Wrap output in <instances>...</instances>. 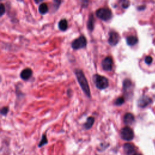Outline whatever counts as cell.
Masks as SVG:
<instances>
[{
  "instance_id": "6",
  "label": "cell",
  "mask_w": 155,
  "mask_h": 155,
  "mask_svg": "<svg viewBox=\"0 0 155 155\" xmlns=\"http://www.w3.org/2000/svg\"><path fill=\"white\" fill-rule=\"evenodd\" d=\"M102 66L104 70L110 71L113 67V60L111 57L105 58L102 62Z\"/></svg>"
},
{
  "instance_id": "20",
  "label": "cell",
  "mask_w": 155,
  "mask_h": 155,
  "mask_svg": "<svg viewBox=\"0 0 155 155\" xmlns=\"http://www.w3.org/2000/svg\"><path fill=\"white\" fill-rule=\"evenodd\" d=\"M9 108L7 107H3L1 108H0V113L2 115H6L9 112Z\"/></svg>"
},
{
  "instance_id": "24",
  "label": "cell",
  "mask_w": 155,
  "mask_h": 155,
  "mask_svg": "<svg viewBox=\"0 0 155 155\" xmlns=\"http://www.w3.org/2000/svg\"><path fill=\"white\" fill-rule=\"evenodd\" d=\"M152 61H153V59H152V58H151V56H147L145 57V63H146L147 64H148V65L151 64V63H152Z\"/></svg>"
},
{
  "instance_id": "26",
  "label": "cell",
  "mask_w": 155,
  "mask_h": 155,
  "mask_svg": "<svg viewBox=\"0 0 155 155\" xmlns=\"http://www.w3.org/2000/svg\"><path fill=\"white\" fill-rule=\"evenodd\" d=\"M135 155H141V154H138V153H136Z\"/></svg>"
},
{
  "instance_id": "21",
  "label": "cell",
  "mask_w": 155,
  "mask_h": 155,
  "mask_svg": "<svg viewBox=\"0 0 155 155\" xmlns=\"http://www.w3.org/2000/svg\"><path fill=\"white\" fill-rule=\"evenodd\" d=\"M5 12H6V8L4 5L2 3H0V17L3 16L5 13Z\"/></svg>"
},
{
  "instance_id": "23",
  "label": "cell",
  "mask_w": 155,
  "mask_h": 155,
  "mask_svg": "<svg viewBox=\"0 0 155 155\" xmlns=\"http://www.w3.org/2000/svg\"><path fill=\"white\" fill-rule=\"evenodd\" d=\"M121 4H122V7L123 8H127L129 6V1L128 0H121Z\"/></svg>"
},
{
  "instance_id": "13",
  "label": "cell",
  "mask_w": 155,
  "mask_h": 155,
  "mask_svg": "<svg viewBox=\"0 0 155 155\" xmlns=\"http://www.w3.org/2000/svg\"><path fill=\"white\" fill-rule=\"evenodd\" d=\"M58 27L61 31H66L68 27V23L66 19L61 20L58 24Z\"/></svg>"
},
{
  "instance_id": "28",
  "label": "cell",
  "mask_w": 155,
  "mask_h": 155,
  "mask_svg": "<svg viewBox=\"0 0 155 155\" xmlns=\"http://www.w3.org/2000/svg\"><path fill=\"white\" fill-rule=\"evenodd\" d=\"M3 1V0H0V1Z\"/></svg>"
},
{
  "instance_id": "12",
  "label": "cell",
  "mask_w": 155,
  "mask_h": 155,
  "mask_svg": "<svg viewBox=\"0 0 155 155\" xmlns=\"http://www.w3.org/2000/svg\"><path fill=\"white\" fill-rule=\"evenodd\" d=\"M123 88L125 93H127V94H129L130 91L132 92V82L129 80H126L123 83Z\"/></svg>"
},
{
  "instance_id": "27",
  "label": "cell",
  "mask_w": 155,
  "mask_h": 155,
  "mask_svg": "<svg viewBox=\"0 0 155 155\" xmlns=\"http://www.w3.org/2000/svg\"><path fill=\"white\" fill-rule=\"evenodd\" d=\"M1 77L0 76V83H1Z\"/></svg>"
},
{
  "instance_id": "3",
  "label": "cell",
  "mask_w": 155,
  "mask_h": 155,
  "mask_svg": "<svg viewBox=\"0 0 155 155\" xmlns=\"http://www.w3.org/2000/svg\"><path fill=\"white\" fill-rule=\"evenodd\" d=\"M96 15L98 18L104 21L109 20L112 17V11L107 8H101L98 9L96 12Z\"/></svg>"
},
{
  "instance_id": "7",
  "label": "cell",
  "mask_w": 155,
  "mask_h": 155,
  "mask_svg": "<svg viewBox=\"0 0 155 155\" xmlns=\"http://www.w3.org/2000/svg\"><path fill=\"white\" fill-rule=\"evenodd\" d=\"M120 37L119 34L116 32H111L109 34V39H108V42L111 45H116L119 41Z\"/></svg>"
},
{
  "instance_id": "19",
  "label": "cell",
  "mask_w": 155,
  "mask_h": 155,
  "mask_svg": "<svg viewBox=\"0 0 155 155\" xmlns=\"http://www.w3.org/2000/svg\"><path fill=\"white\" fill-rule=\"evenodd\" d=\"M61 3V0H53V9L54 11H56L58 10Z\"/></svg>"
},
{
  "instance_id": "18",
  "label": "cell",
  "mask_w": 155,
  "mask_h": 155,
  "mask_svg": "<svg viewBox=\"0 0 155 155\" xmlns=\"http://www.w3.org/2000/svg\"><path fill=\"white\" fill-rule=\"evenodd\" d=\"M48 143V141L47 137H46L45 135H43L42 136L41 140L40 143H39V144H38V147H41L45 145V144H47Z\"/></svg>"
},
{
  "instance_id": "9",
  "label": "cell",
  "mask_w": 155,
  "mask_h": 155,
  "mask_svg": "<svg viewBox=\"0 0 155 155\" xmlns=\"http://www.w3.org/2000/svg\"><path fill=\"white\" fill-rule=\"evenodd\" d=\"M151 102H152V101H151V98H150L149 97H148L147 96H143L139 99L138 105L140 107L144 108V107H147V105H148L150 104H151Z\"/></svg>"
},
{
  "instance_id": "8",
  "label": "cell",
  "mask_w": 155,
  "mask_h": 155,
  "mask_svg": "<svg viewBox=\"0 0 155 155\" xmlns=\"http://www.w3.org/2000/svg\"><path fill=\"white\" fill-rule=\"evenodd\" d=\"M33 75V72L32 69L30 68H26L23 70L20 73L21 78L24 81L29 80Z\"/></svg>"
},
{
  "instance_id": "14",
  "label": "cell",
  "mask_w": 155,
  "mask_h": 155,
  "mask_svg": "<svg viewBox=\"0 0 155 155\" xmlns=\"http://www.w3.org/2000/svg\"><path fill=\"white\" fill-rule=\"evenodd\" d=\"M38 11L41 15H45L49 11V7L48 4L45 3H42L40 4L38 8Z\"/></svg>"
},
{
  "instance_id": "17",
  "label": "cell",
  "mask_w": 155,
  "mask_h": 155,
  "mask_svg": "<svg viewBox=\"0 0 155 155\" xmlns=\"http://www.w3.org/2000/svg\"><path fill=\"white\" fill-rule=\"evenodd\" d=\"M94 18L93 15L91 14L90 16L89 17V19L88 21V24H87V26L88 28L90 30H93L94 28Z\"/></svg>"
},
{
  "instance_id": "22",
  "label": "cell",
  "mask_w": 155,
  "mask_h": 155,
  "mask_svg": "<svg viewBox=\"0 0 155 155\" xmlns=\"http://www.w3.org/2000/svg\"><path fill=\"white\" fill-rule=\"evenodd\" d=\"M124 103V98L122 97H120L118 98L115 101V104L117 105H121Z\"/></svg>"
},
{
  "instance_id": "16",
  "label": "cell",
  "mask_w": 155,
  "mask_h": 155,
  "mask_svg": "<svg viewBox=\"0 0 155 155\" xmlns=\"http://www.w3.org/2000/svg\"><path fill=\"white\" fill-rule=\"evenodd\" d=\"M94 122H95V119L93 117H89L87 119L86 122L84 124V127L87 130L91 129L93 125H94Z\"/></svg>"
},
{
  "instance_id": "10",
  "label": "cell",
  "mask_w": 155,
  "mask_h": 155,
  "mask_svg": "<svg viewBox=\"0 0 155 155\" xmlns=\"http://www.w3.org/2000/svg\"><path fill=\"white\" fill-rule=\"evenodd\" d=\"M124 150L127 155H135L136 153L134 145L131 144H126L124 145Z\"/></svg>"
},
{
  "instance_id": "11",
  "label": "cell",
  "mask_w": 155,
  "mask_h": 155,
  "mask_svg": "<svg viewBox=\"0 0 155 155\" xmlns=\"http://www.w3.org/2000/svg\"><path fill=\"white\" fill-rule=\"evenodd\" d=\"M135 117L134 116L130 113H126L124 117V122L126 125H130L134 122Z\"/></svg>"
},
{
  "instance_id": "2",
  "label": "cell",
  "mask_w": 155,
  "mask_h": 155,
  "mask_svg": "<svg viewBox=\"0 0 155 155\" xmlns=\"http://www.w3.org/2000/svg\"><path fill=\"white\" fill-rule=\"evenodd\" d=\"M94 81L96 87L101 90L105 89L108 86V81L105 77L95 75L94 76Z\"/></svg>"
},
{
  "instance_id": "15",
  "label": "cell",
  "mask_w": 155,
  "mask_h": 155,
  "mask_svg": "<svg viewBox=\"0 0 155 155\" xmlns=\"http://www.w3.org/2000/svg\"><path fill=\"white\" fill-rule=\"evenodd\" d=\"M126 41H127V43L129 45L132 46V45H135L137 42L138 39H137V38L136 37L130 36V37H128L127 38Z\"/></svg>"
},
{
  "instance_id": "5",
  "label": "cell",
  "mask_w": 155,
  "mask_h": 155,
  "mask_svg": "<svg viewBox=\"0 0 155 155\" xmlns=\"http://www.w3.org/2000/svg\"><path fill=\"white\" fill-rule=\"evenodd\" d=\"M87 44L86 38L84 36H81L75 39L72 43V47L73 49H80L85 48Z\"/></svg>"
},
{
  "instance_id": "4",
  "label": "cell",
  "mask_w": 155,
  "mask_h": 155,
  "mask_svg": "<svg viewBox=\"0 0 155 155\" xmlns=\"http://www.w3.org/2000/svg\"><path fill=\"white\" fill-rule=\"evenodd\" d=\"M121 136L124 140L130 141H132L134 137V133L131 128L129 127H126L122 129L121 131Z\"/></svg>"
},
{
  "instance_id": "25",
  "label": "cell",
  "mask_w": 155,
  "mask_h": 155,
  "mask_svg": "<svg viewBox=\"0 0 155 155\" xmlns=\"http://www.w3.org/2000/svg\"><path fill=\"white\" fill-rule=\"evenodd\" d=\"M42 1H43V0H34V1L36 4H39V3H41Z\"/></svg>"
},
{
  "instance_id": "1",
  "label": "cell",
  "mask_w": 155,
  "mask_h": 155,
  "mask_svg": "<svg viewBox=\"0 0 155 155\" xmlns=\"http://www.w3.org/2000/svg\"><path fill=\"white\" fill-rule=\"evenodd\" d=\"M75 74L76 78L78 81L81 88L83 89V91L84 92V94L88 97H90V88L88 84V82L87 81L86 78L83 72L81 70H76L75 71Z\"/></svg>"
}]
</instances>
